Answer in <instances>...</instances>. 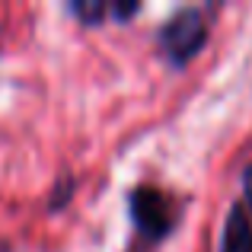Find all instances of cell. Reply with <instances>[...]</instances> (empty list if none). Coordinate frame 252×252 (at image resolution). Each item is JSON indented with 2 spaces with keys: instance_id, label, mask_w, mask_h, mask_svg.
I'll use <instances>...</instances> for the list:
<instances>
[{
  "instance_id": "1",
  "label": "cell",
  "mask_w": 252,
  "mask_h": 252,
  "mask_svg": "<svg viewBox=\"0 0 252 252\" xmlns=\"http://www.w3.org/2000/svg\"><path fill=\"white\" fill-rule=\"evenodd\" d=\"M204 42H208V19L195 6H185V10L172 13L163 23V29L157 32V45H160L163 58L169 64H176V67L189 64L204 48Z\"/></svg>"
},
{
  "instance_id": "2",
  "label": "cell",
  "mask_w": 252,
  "mask_h": 252,
  "mask_svg": "<svg viewBox=\"0 0 252 252\" xmlns=\"http://www.w3.org/2000/svg\"><path fill=\"white\" fill-rule=\"evenodd\" d=\"M131 220L147 240H163L176 227V204L154 185H137L128 198Z\"/></svg>"
},
{
  "instance_id": "3",
  "label": "cell",
  "mask_w": 252,
  "mask_h": 252,
  "mask_svg": "<svg viewBox=\"0 0 252 252\" xmlns=\"http://www.w3.org/2000/svg\"><path fill=\"white\" fill-rule=\"evenodd\" d=\"M220 252H252V220H249L246 204H233L230 208Z\"/></svg>"
},
{
  "instance_id": "4",
  "label": "cell",
  "mask_w": 252,
  "mask_h": 252,
  "mask_svg": "<svg viewBox=\"0 0 252 252\" xmlns=\"http://www.w3.org/2000/svg\"><path fill=\"white\" fill-rule=\"evenodd\" d=\"M70 10L83 19V26H99L112 13V6H105V3H74Z\"/></svg>"
},
{
  "instance_id": "5",
  "label": "cell",
  "mask_w": 252,
  "mask_h": 252,
  "mask_svg": "<svg viewBox=\"0 0 252 252\" xmlns=\"http://www.w3.org/2000/svg\"><path fill=\"white\" fill-rule=\"evenodd\" d=\"M243 195H246V204L252 208V163L246 166V172H243Z\"/></svg>"
},
{
  "instance_id": "6",
  "label": "cell",
  "mask_w": 252,
  "mask_h": 252,
  "mask_svg": "<svg viewBox=\"0 0 252 252\" xmlns=\"http://www.w3.org/2000/svg\"><path fill=\"white\" fill-rule=\"evenodd\" d=\"M0 252H10V249H6V246H0Z\"/></svg>"
}]
</instances>
